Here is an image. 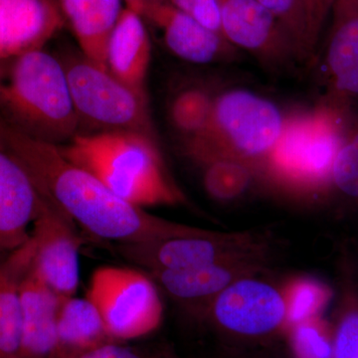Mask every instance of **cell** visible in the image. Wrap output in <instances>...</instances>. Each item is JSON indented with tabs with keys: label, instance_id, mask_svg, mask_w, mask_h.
I'll return each instance as SVG.
<instances>
[{
	"label": "cell",
	"instance_id": "cell-1",
	"mask_svg": "<svg viewBox=\"0 0 358 358\" xmlns=\"http://www.w3.org/2000/svg\"><path fill=\"white\" fill-rule=\"evenodd\" d=\"M0 140L25 167L40 194L98 239L138 243L209 231L157 217L129 203L66 159L58 145L18 131L1 117Z\"/></svg>",
	"mask_w": 358,
	"mask_h": 358
},
{
	"label": "cell",
	"instance_id": "cell-2",
	"mask_svg": "<svg viewBox=\"0 0 358 358\" xmlns=\"http://www.w3.org/2000/svg\"><path fill=\"white\" fill-rule=\"evenodd\" d=\"M353 114L322 98L310 109L288 115L258 178L293 199H327L333 193L334 162Z\"/></svg>",
	"mask_w": 358,
	"mask_h": 358
},
{
	"label": "cell",
	"instance_id": "cell-3",
	"mask_svg": "<svg viewBox=\"0 0 358 358\" xmlns=\"http://www.w3.org/2000/svg\"><path fill=\"white\" fill-rule=\"evenodd\" d=\"M58 147L66 159L129 203L145 209L186 201L167 171L157 138L131 131L80 133Z\"/></svg>",
	"mask_w": 358,
	"mask_h": 358
},
{
	"label": "cell",
	"instance_id": "cell-4",
	"mask_svg": "<svg viewBox=\"0 0 358 358\" xmlns=\"http://www.w3.org/2000/svg\"><path fill=\"white\" fill-rule=\"evenodd\" d=\"M0 117L18 131L56 145L80 133L57 56L39 49L0 60Z\"/></svg>",
	"mask_w": 358,
	"mask_h": 358
},
{
	"label": "cell",
	"instance_id": "cell-5",
	"mask_svg": "<svg viewBox=\"0 0 358 358\" xmlns=\"http://www.w3.org/2000/svg\"><path fill=\"white\" fill-rule=\"evenodd\" d=\"M287 117L265 96L241 88L216 94L210 124L203 136L183 141V152L193 162L225 155L246 162L259 173L279 140Z\"/></svg>",
	"mask_w": 358,
	"mask_h": 358
},
{
	"label": "cell",
	"instance_id": "cell-6",
	"mask_svg": "<svg viewBox=\"0 0 358 358\" xmlns=\"http://www.w3.org/2000/svg\"><path fill=\"white\" fill-rule=\"evenodd\" d=\"M64 67L80 129L89 133L131 131L157 138L148 96L134 91L79 52L59 57Z\"/></svg>",
	"mask_w": 358,
	"mask_h": 358
},
{
	"label": "cell",
	"instance_id": "cell-7",
	"mask_svg": "<svg viewBox=\"0 0 358 358\" xmlns=\"http://www.w3.org/2000/svg\"><path fill=\"white\" fill-rule=\"evenodd\" d=\"M271 238L263 233H221L209 230L189 235L117 244V251L129 262L148 271H182L237 259H270Z\"/></svg>",
	"mask_w": 358,
	"mask_h": 358
},
{
	"label": "cell",
	"instance_id": "cell-8",
	"mask_svg": "<svg viewBox=\"0 0 358 358\" xmlns=\"http://www.w3.org/2000/svg\"><path fill=\"white\" fill-rule=\"evenodd\" d=\"M87 298L102 315L110 338L117 343L154 333L164 317L157 284L134 268H98L92 275Z\"/></svg>",
	"mask_w": 358,
	"mask_h": 358
},
{
	"label": "cell",
	"instance_id": "cell-9",
	"mask_svg": "<svg viewBox=\"0 0 358 358\" xmlns=\"http://www.w3.org/2000/svg\"><path fill=\"white\" fill-rule=\"evenodd\" d=\"M258 275L233 282L207 306L212 322L223 333L246 339L285 334L287 310L282 289Z\"/></svg>",
	"mask_w": 358,
	"mask_h": 358
},
{
	"label": "cell",
	"instance_id": "cell-10",
	"mask_svg": "<svg viewBox=\"0 0 358 358\" xmlns=\"http://www.w3.org/2000/svg\"><path fill=\"white\" fill-rule=\"evenodd\" d=\"M42 197L33 222L32 265L61 299L72 298L80 282V238L74 221L50 200Z\"/></svg>",
	"mask_w": 358,
	"mask_h": 358
},
{
	"label": "cell",
	"instance_id": "cell-11",
	"mask_svg": "<svg viewBox=\"0 0 358 358\" xmlns=\"http://www.w3.org/2000/svg\"><path fill=\"white\" fill-rule=\"evenodd\" d=\"M224 38L271 68L299 63L279 20L257 0H219Z\"/></svg>",
	"mask_w": 358,
	"mask_h": 358
},
{
	"label": "cell",
	"instance_id": "cell-12",
	"mask_svg": "<svg viewBox=\"0 0 358 358\" xmlns=\"http://www.w3.org/2000/svg\"><path fill=\"white\" fill-rule=\"evenodd\" d=\"M322 54V98L355 112L358 107V0H334Z\"/></svg>",
	"mask_w": 358,
	"mask_h": 358
},
{
	"label": "cell",
	"instance_id": "cell-13",
	"mask_svg": "<svg viewBox=\"0 0 358 358\" xmlns=\"http://www.w3.org/2000/svg\"><path fill=\"white\" fill-rule=\"evenodd\" d=\"M42 195L22 164L0 140V254L11 253L30 239Z\"/></svg>",
	"mask_w": 358,
	"mask_h": 358
},
{
	"label": "cell",
	"instance_id": "cell-14",
	"mask_svg": "<svg viewBox=\"0 0 358 358\" xmlns=\"http://www.w3.org/2000/svg\"><path fill=\"white\" fill-rule=\"evenodd\" d=\"M162 32L164 44L176 57L193 64L230 60L236 54L223 36L204 27L167 0H154L141 13Z\"/></svg>",
	"mask_w": 358,
	"mask_h": 358
},
{
	"label": "cell",
	"instance_id": "cell-15",
	"mask_svg": "<svg viewBox=\"0 0 358 358\" xmlns=\"http://www.w3.org/2000/svg\"><path fill=\"white\" fill-rule=\"evenodd\" d=\"M64 23L59 0H0V60L44 49Z\"/></svg>",
	"mask_w": 358,
	"mask_h": 358
},
{
	"label": "cell",
	"instance_id": "cell-16",
	"mask_svg": "<svg viewBox=\"0 0 358 358\" xmlns=\"http://www.w3.org/2000/svg\"><path fill=\"white\" fill-rule=\"evenodd\" d=\"M270 259L248 258L224 261L182 271H150L152 279L174 300L197 306L207 303L233 282L260 275Z\"/></svg>",
	"mask_w": 358,
	"mask_h": 358
},
{
	"label": "cell",
	"instance_id": "cell-17",
	"mask_svg": "<svg viewBox=\"0 0 358 358\" xmlns=\"http://www.w3.org/2000/svg\"><path fill=\"white\" fill-rule=\"evenodd\" d=\"M33 262V261H32ZM20 358H57V320L61 299L31 264L20 282Z\"/></svg>",
	"mask_w": 358,
	"mask_h": 358
},
{
	"label": "cell",
	"instance_id": "cell-18",
	"mask_svg": "<svg viewBox=\"0 0 358 358\" xmlns=\"http://www.w3.org/2000/svg\"><path fill=\"white\" fill-rule=\"evenodd\" d=\"M152 60V45L143 16L133 9H122L110 33L106 66L124 85L147 95V79Z\"/></svg>",
	"mask_w": 358,
	"mask_h": 358
},
{
	"label": "cell",
	"instance_id": "cell-19",
	"mask_svg": "<svg viewBox=\"0 0 358 358\" xmlns=\"http://www.w3.org/2000/svg\"><path fill=\"white\" fill-rule=\"evenodd\" d=\"M59 4L76 37L79 50L107 69L108 41L124 9L122 0H59Z\"/></svg>",
	"mask_w": 358,
	"mask_h": 358
},
{
	"label": "cell",
	"instance_id": "cell-20",
	"mask_svg": "<svg viewBox=\"0 0 358 358\" xmlns=\"http://www.w3.org/2000/svg\"><path fill=\"white\" fill-rule=\"evenodd\" d=\"M35 245L32 237L0 262V358H20V282L31 266Z\"/></svg>",
	"mask_w": 358,
	"mask_h": 358
},
{
	"label": "cell",
	"instance_id": "cell-21",
	"mask_svg": "<svg viewBox=\"0 0 358 358\" xmlns=\"http://www.w3.org/2000/svg\"><path fill=\"white\" fill-rule=\"evenodd\" d=\"M57 358H76L112 343L102 315L88 298L64 299L59 308L57 320Z\"/></svg>",
	"mask_w": 358,
	"mask_h": 358
},
{
	"label": "cell",
	"instance_id": "cell-22",
	"mask_svg": "<svg viewBox=\"0 0 358 358\" xmlns=\"http://www.w3.org/2000/svg\"><path fill=\"white\" fill-rule=\"evenodd\" d=\"M195 164L201 169L207 194L217 201L239 199L258 178L253 166L224 155H210Z\"/></svg>",
	"mask_w": 358,
	"mask_h": 358
},
{
	"label": "cell",
	"instance_id": "cell-23",
	"mask_svg": "<svg viewBox=\"0 0 358 358\" xmlns=\"http://www.w3.org/2000/svg\"><path fill=\"white\" fill-rule=\"evenodd\" d=\"M338 305L333 324V358H358V282L352 264L343 261Z\"/></svg>",
	"mask_w": 358,
	"mask_h": 358
},
{
	"label": "cell",
	"instance_id": "cell-24",
	"mask_svg": "<svg viewBox=\"0 0 358 358\" xmlns=\"http://www.w3.org/2000/svg\"><path fill=\"white\" fill-rule=\"evenodd\" d=\"M215 93L207 87L192 86L180 90L169 105V120L183 141L199 138L210 124Z\"/></svg>",
	"mask_w": 358,
	"mask_h": 358
},
{
	"label": "cell",
	"instance_id": "cell-25",
	"mask_svg": "<svg viewBox=\"0 0 358 358\" xmlns=\"http://www.w3.org/2000/svg\"><path fill=\"white\" fill-rule=\"evenodd\" d=\"M279 20L296 50L298 62L310 64L317 55L320 40L313 32L305 0H257Z\"/></svg>",
	"mask_w": 358,
	"mask_h": 358
},
{
	"label": "cell",
	"instance_id": "cell-26",
	"mask_svg": "<svg viewBox=\"0 0 358 358\" xmlns=\"http://www.w3.org/2000/svg\"><path fill=\"white\" fill-rule=\"evenodd\" d=\"M281 289L287 310L286 329L303 320L320 317L334 298L329 285L312 277L294 278Z\"/></svg>",
	"mask_w": 358,
	"mask_h": 358
},
{
	"label": "cell",
	"instance_id": "cell-27",
	"mask_svg": "<svg viewBox=\"0 0 358 358\" xmlns=\"http://www.w3.org/2000/svg\"><path fill=\"white\" fill-rule=\"evenodd\" d=\"M293 358H333V324L324 317H312L286 329Z\"/></svg>",
	"mask_w": 358,
	"mask_h": 358
},
{
	"label": "cell",
	"instance_id": "cell-28",
	"mask_svg": "<svg viewBox=\"0 0 358 358\" xmlns=\"http://www.w3.org/2000/svg\"><path fill=\"white\" fill-rule=\"evenodd\" d=\"M333 193L358 201V107L334 162Z\"/></svg>",
	"mask_w": 358,
	"mask_h": 358
},
{
	"label": "cell",
	"instance_id": "cell-29",
	"mask_svg": "<svg viewBox=\"0 0 358 358\" xmlns=\"http://www.w3.org/2000/svg\"><path fill=\"white\" fill-rule=\"evenodd\" d=\"M167 1L196 20L204 27L223 36L219 0H167Z\"/></svg>",
	"mask_w": 358,
	"mask_h": 358
},
{
	"label": "cell",
	"instance_id": "cell-30",
	"mask_svg": "<svg viewBox=\"0 0 358 358\" xmlns=\"http://www.w3.org/2000/svg\"><path fill=\"white\" fill-rule=\"evenodd\" d=\"M76 358H176L169 350H152L122 345L117 341L105 343Z\"/></svg>",
	"mask_w": 358,
	"mask_h": 358
},
{
	"label": "cell",
	"instance_id": "cell-31",
	"mask_svg": "<svg viewBox=\"0 0 358 358\" xmlns=\"http://www.w3.org/2000/svg\"><path fill=\"white\" fill-rule=\"evenodd\" d=\"M305 2L312 21L313 32L320 40L324 24L331 14V6L326 0H305Z\"/></svg>",
	"mask_w": 358,
	"mask_h": 358
},
{
	"label": "cell",
	"instance_id": "cell-32",
	"mask_svg": "<svg viewBox=\"0 0 358 358\" xmlns=\"http://www.w3.org/2000/svg\"><path fill=\"white\" fill-rule=\"evenodd\" d=\"M152 1H154V0H124V2L127 3V7L133 9V10L140 13L141 15L145 7Z\"/></svg>",
	"mask_w": 358,
	"mask_h": 358
},
{
	"label": "cell",
	"instance_id": "cell-33",
	"mask_svg": "<svg viewBox=\"0 0 358 358\" xmlns=\"http://www.w3.org/2000/svg\"><path fill=\"white\" fill-rule=\"evenodd\" d=\"M326 1L327 2V3L329 4V6L333 7V4H334V0H326Z\"/></svg>",
	"mask_w": 358,
	"mask_h": 358
}]
</instances>
